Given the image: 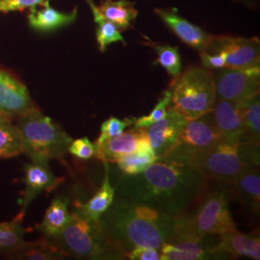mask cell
Masks as SVG:
<instances>
[{
	"label": "cell",
	"mask_w": 260,
	"mask_h": 260,
	"mask_svg": "<svg viewBox=\"0 0 260 260\" xmlns=\"http://www.w3.org/2000/svg\"><path fill=\"white\" fill-rule=\"evenodd\" d=\"M47 0H0V12L10 13L23 11L43 5Z\"/></svg>",
	"instance_id": "34"
},
{
	"label": "cell",
	"mask_w": 260,
	"mask_h": 260,
	"mask_svg": "<svg viewBox=\"0 0 260 260\" xmlns=\"http://www.w3.org/2000/svg\"><path fill=\"white\" fill-rule=\"evenodd\" d=\"M63 181V178L56 177L48 163L31 162L24 166V185L22 199L20 200V211L25 214L29 205L32 201L42 192H50L54 190L59 183Z\"/></svg>",
	"instance_id": "17"
},
{
	"label": "cell",
	"mask_w": 260,
	"mask_h": 260,
	"mask_svg": "<svg viewBox=\"0 0 260 260\" xmlns=\"http://www.w3.org/2000/svg\"><path fill=\"white\" fill-rule=\"evenodd\" d=\"M259 163V144L222 140L198 155L192 165L207 177L232 183L243 170Z\"/></svg>",
	"instance_id": "5"
},
{
	"label": "cell",
	"mask_w": 260,
	"mask_h": 260,
	"mask_svg": "<svg viewBox=\"0 0 260 260\" xmlns=\"http://www.w3.org/2000/svg\"><path fill=\"white\" fill-rule=\"evenodd\" d=\"M214 124L223 141L239 142L244 136L242 102L216 100L211 110Z\"/></svg>",
	"instance_id": "15"
},
{
	"label": "cell",
	"mask_w": 260,
	"mask_h": 260,
	"mask_svg": "<svg viewBox=\"0 0 260 260\" xmlns=\"http://www.w3.org/2000/svg\"><path fill=\"white\" fill-rule=\"evenodd\" d=\"M244 121L243 142L260 144V98L259 93L242 102Z\"/></svg>",
	"instance_id": "26"
},
{
	"label": "cell",
	"mask_w": 260,
	"mask_h": 260,
	"mask_svg": "<svg viewBox=\"0 0 260 260\" xmlns=\"http://www.w3.org/2000/svg\"><path fill=\"white\" fill-rule=\"evenodd\" d=\"M18 121L22 153L32 162L48 163L67 156L73 139L49 117L37 110L20 117Z\"/></svg>",
	"instance_id": "4"
},
{
	"label": "cell",
	"mask_w": 260,
	"mask_h": 260,
	"mask_svg": "<svg viewBox=\"0 0 260 260\" xmlns=\"http://www.w3.org/2000/svg\"><path fill=\"white\" fill-rule=\"evenodd\" d=\"M221 53L226 68L248 69L259 66L260 45L257 38L215 36L206 50Z\"/></svg>",
	"instance_id": "10"
},
{
	"label": "cell",
	"mask_w": 260,
	"mask_h": 260,
	"mask_svg": "<svg viewBox=\"0 0 260 260\" xmlns=\"http://www.w3.org/2000/svg\"><path fill=\"white\" fill-rule=\"evenodd\" d=\"M41 9L37 6L30 8L28 14L29 25L40 32H51L74 22L77 17V8L70 13H62L52 8L47 0Z\"/></svg>",
	"instance_id": "20"
},
{
	"label": "cell",
	"mask_w": 260,
	"mask_h": 260,
	"mask_svg": "<svg viewBox=\"0 0 260 260\" xmlns=\"http://www.w3.org/2000/svg\"><path fill=\"white\" fill-rule=\"evenodd\" d=\"M69 153L73 154L75 157L83 160H88L93 157L95 154V147L87 137L80 139L73 140L70 147Z\"/></svg>",
	"instance_id": "33"
},
{
	"label": "cell",
	"mask_w": 260,
	"mask_h": 260,
	"mask_svg": "<svg viewBox=\"0 0 260 260\" xmlns=\"http://www.w3.org/2000/svg\"><path fill=\"white\" fill-rule=\"evenodd\" d=\"M23 217L24 213L20 211L12 221L0 223V252L7 254L24 241Z\"/></svg>",
	"instance_id": "29"
},
{
	"label": "cell",
	"mask_w": 260,
	"mask_h": 260,
	"mask_svg": "<svg viewBox=\"0 0 260 260\" xmlns=\"http://www.w3.org/2000/svg\"><path fill=\"white\" fill-rule=\"evenodd\" d=\"M201 58L205 68L208 70H217L225 67L224 57L221 53H209L207 51L201 52Z\"/></svg>",
	"instance_id": "36"
},
{
	"label": "cell",
	"mask_w": 260,
	"mask_h": 260,
	"mask_svg": "<svg viewBox=\"0 0 260 260\" xmlns=\"http://www.w3.org/2000/svg\"><path fill=\"white\" fill-rule=\"evenodd\" d=\"M6 255L9 259L21 260H55L64 257L46 237L39 241H23Z\"/></svg>",
	"instance_id": "23"
},
{
	"label": "cell",
	"mask_w": 260,
	"mask_h": 260,
	"mask_svg": "<svg viewBox=\"0 0 260 260\" xmlns=\"http://www.w3.org/2000/svg\"><path fill=\"white\" fill-rule=\"evenodd\" d=\"M207 179L193 165L157 160L140 174L120 177L115 194L178 216L203 198Z\"/></svg>",
	"instance_id": "1"
},
{
	"label": "cell",
	"mask_w": 260,
	"mask_h": 260,
	"mask_svg": "<svg viewBox=\"0 0 260 260\" xmlns=\"http://www.w3.org/2000/svg\"><path fill=\"white\" fill-rule=\"evenodd\" d=\"M216 100L243 102L259 93V66L248 69L222 68L212 71Z\"/></svg>",
	"instance_id": "9"
},
{
	"label": "cell",
	"mask_w": 260,
	"mask_h": 260,
	"mask_svg": "<svg viewBox=\"0 0 260 260\" xmlns=\"http://www.w3.org/2000/svg\"><path fill=\"white\" fill-rule=\"evenodd\" d=\"M148 138L145 127H133L121 134L105 140L100 145H94L95 154L103 163H116L120 158L134 152L141 143Z\"/></svg>",
	"instance_id": "16"
},
{
	"label": "cell",
	"mask_w": 260,
	"mask_h": 260,
	"mask_svg": "<svg viewBox=\"0 0 260 260\" xmlns=\"http://www.w3.org/2000/svg\"><path fill=\"white\" fill-rule=\"evenodd\" d=\"M133 124V118H126L124 120L118 119L116 117H110L103 122L101 126V134L94 145H100L105 140L110 139L122 133L124 129Z\"/></svg>",
	"instance_id": "32"
},
{
	"label": "cell",
	"mask_w": 260,
	"mask_h": 260,
	"mask_svg": "<svg viewBox=\"0 0 260 260\" xmlns=\"http://www.w3.org/2000/svg\"><path fill=\"white\" fill-rule=\"evenodd\" d=\"M155 14L162 19L177 37L189 47L197 49L200 53L206 51L213 41V35L207 33L187 19L182 18L176 8L154 10Z\"/></svg>",
	"instance_id": "14"
},
{
	"label": "cell",
	"mask_w": 260,
	"mask_h": 260,
	"mask_svg": "<svg viewBox=\"0 0 260 260\" xmlns=\"http://www.w3.org/2000/svg\"><path fill=\"white\" fill-rule=\"evenodd\" d=\"M126 259L161 260L160 251L151 247H137L126 253Z\"/></svg>",
	"instance_id": "35"
},
{
	"label": "cell",
	"mask_w": 260,
	"mask_h": 260,
	"mask_svg": "<svg viewBox=\"0 0 260 260\" xmlns=\"http://www.w3.org/2000/svg\"><path fill=\"white\" fill-rule=\"evenodd\" d=\"M172 107L188 121L211 111L216 101L212 71L191 67L175 77L170 88Z\"/></svg>",
	"instance_id": "7"
},
{
	"label": "cell",
	"mask_w": 260,
	"mask_h": 260,
	"mask_svg": "<svg viewBox=\"0 0 260 260\" xmlns=\"http://www.w3.org/2000/svg\"><path fill=\"white\" fill-rule=\"evenodd\" d=\"M39 110L26 86L8 72L0 69V115L10 119Z\"/></svg>",
	"instance_id": "12"
},
{
	"label": "cell",
	"mask_w": 260,
	"mask_h": 260,
	"mask_svg": "<svg viewBox=\"0 0 260 260\" xmlns=\"http://www.w3.org/2000/svg\"><path fill=\"white\" fill-rule=\"evenodd\" d=\"M187 121L186 118L170 105L162 119L146 127L150 146L157 160L164 157L175 146Z\"/></svg>",
	"instance_id": "13"
},
{
	"label": "cell",
	"mask_w": 260,
	"mask_h": 260,
	"mask_svg": "<svg viewBox=\"0 0 260 260\" xmlns=\"http://www.w3.org/2000/svg\"><path fill=\"white\" fill-rule=\"evenodd\" d=\"M109 163H104L105 174L104 179L101 188L95 192V194L85 204H78L76 209L86 217L87 219L99 221L108 207L111 205L115 199V187L110 183L109 177Z\"/></svg>",
	"instance_id": "21"
},
{
	"label": "cell",
	"mask_w": 260,
	"mask_h": 260,
	"mask_svg": "<svg viewBox=\"0 0 260 260\" xmlns=\"http://www.w3.org/2000/svg\"><path fill=\"white\" fill-rule=\"evenodd\" d=\"M69 201L63 197L55 198L45 213L43 221L38 224L37 230L45 237H52L64 230L72 220L69 212Z\"/></svg>",
	"instance_id": "22"
},
{
	"label": "cell",
	"mask_w": 260,
	"mask_h": 260,
	"mask_svg": "<svg viewBox=\"0 0 260 260\" xmlns=\"http://www.w3.org/2000/svg\"><path fill=\"white\" fill-rule=\"evenodd\" d=\"M172 102V93L171 90L168 89L162 93L161 98L158 100V103L149 115L143 116L140 118L133 117V124L135 127H148L153 122L162 119L167 112L168 107L171 105Z\"/></svg>",
	"instance_id": "31"
},
{
	"label": "cell",
	"mask_w": 260,
	"mask_h": 260,
	"mask_svg": "<svg viewBox=\"0 0 260 260\" xmlns=\"http://www.w3.org/2000/svg\"><path fill=\"white\" fill-rule=\"evenodd\" d=\"M220 141L222 136L214 124L211 112H208L187 121L175 146L160 160L192 165L198 155Z\"/></svg>",
	"instance_id": "8"
},
{
	"label": "cell",
	"mask_w": 260,
	"mask_h": 260,
	"mask_svg": "<svg viewBox=\"0 0 260 260\" xmlns=\"http://www.w3.org/2000/svg\"><path fill=\"white\" fill-rule=\"evenodd\" d=\"M218 238L213 235L204 237H177L172 242L164 243L159 249L161 260L225 259L230 255L215 251L214 246Z\"/></svg>",
	"instance_id": "11"
},
{
	"label": "cell",
	"mask_w": 260,
	"mask_h": 260,
	"mask_svg": "<svg viewBox=\"0 0 260 260\" xmlns=\"http://www.w3.org/2000/svg\"><path fill=\"white\" fill-rule=\"evenodd\" d=\"M22 153L21 138L18 125L12 119L0 115V158H12Z\"/></svg>",
	"instance_id": "27"
},
{
	"label": "cell",
	"mask_w": 260,
	"mask_h": 260,
	"mask_svg": "<svg viewBox=\"0 0 260 260\" xmlns=\"http://www.w3.org/2000/svg\"><path fill=\"white\" fill-rule=\"evenodd\" d=\"M63 256L82 259H124L107 240L99 221L87 219L76 208L72 220L55 236L46 237Z\"/></svg>",
	"instance_id": "3"
},
{
	"label": "cell",
	"mask_w": 260,
	"mask_h": 260,
	"mask_svg": "<svg viewBox=\"0 0 260 260\" xmlns=\"http://www.w3.org/2000/svg\"><path fill=\"white\" fill-rule=\"evenodd\" d=\"M176 238H199L236 230L229 206V195L221 189L208 193L194 211L176 216Z\"/></svg>",
	"instance_id": "6"
},
{
	"label": "cell",
	"mask_w": 260,
	"mask_h": 260,
	"mask_svg": "<svg viewBox=\"0 0 260 260\" xmlns=\"http://www.w3.org/2000/svg\"><path fill=\"white\" fill-rule=\"evenodd\" d=\"M234 192L244 209L256 216L260 211L259 165L246 168L233 179Z\"/></svg>",
	"instance_id": "18"
},
{
	"label": "cell",
	"mask_w": 260,
	"mask_h": 260,
	"mask_svg": "<svg viewBox=\"0 0 260 260\" xmlns=\"http://www.w3.org/2000/svg\"><path fill=\"white\" fill-rule=\"evenodd\" d=\"M86 1L91 7V10L93 12V19L98 24L95 35H96V42L99 44L100 50L102 52H104L106 47L113 43H117V42H121L123 45H126L124 39L121 36V31L119 28L117 27V25L103 17L99 7H96L93 4V0H86Z\"/></svg>",
	"instance_id": "28"
},
{
	"label": "cell",
	"mask_w": 260,
	"mask_h": 260,
	"mask_svg": "<svg viewBox=\"0 0 260 260\" xmlns=\"http://www.w3.org/2000/svg\"><path fill=\"white\" fill-rule=\"evenodd\" d=\"M99 9L103 17L115 23L120 31L132 27L131 23L138 15L134 4L128 0H104Z\"/></svg>",
	"instance_id": "25"
},
{
	"label": "cell",
	"mask_w": 260,
	"mask_h": 260,
	"mask_svg": "<svg viewBox=\"0 0 260 260\" xmlns=\"http://www.w3.org/2000/svg\"><path fill=\"white\" fill-rule=\"evenodd\" d=\"M155 161H157V156L151 148L148 137L141 143L137 150L120 158L116 164L123 175H137Z\"/></svg>",
	"instance_id": "24"
},
{
	"label": "cell",
	"mask_w": 260,
	"mask_h": 260,
	"mask_svg": "<svg viewBox=\"0 0 260 260\" xmlns=\"http://www.w3.org/2000/svg\"><path fill=\"white\" fill-rule=\"evenodd\" d=\"M218 236V242L214 246V251L226 253L230 256H245L251 259H260L258 235L246 234L233 230Z\"/></svg>",
	"instance_id": "19"
},
{
	"label": "cell",
	"mask_w": 260,
	"mask_h": 260,
	"mask_svg": "<svg viewBox=\"0 0 260 260\" xmlns=\"http://www.w3.org/2000/svg\"><path fill=\"white\" fill-rule=\"evenodd\" d=\"M157 53L155 64L163 67L171 76L177 77L181 72V57L178 47L167 45H151Z\"/></svg>",
	"instance_id": "30"
},
{
	"label": "cell",
	"mask_w": 260,
	"mask_h": 260,
	"mask_svg": "<svg viewBox=\"0 0 260 260\" xmlns=\"http://www.w3.org/2000/svg\"><path fill=\"white\" fill-rule=\"evenodd\" d=\"M99 222L107 240L124 258L137 247L159 250L177 236L176 216L121 197L113 200Z\"/></svg>",
	"instance_id": "2"
}]
</instances>
